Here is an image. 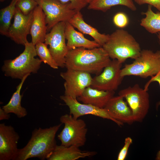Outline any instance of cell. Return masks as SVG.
<instances>
[{
	"label": "cell",
	"mask_w": 160,
	"mask_h": 160,
	"mask_svg": "<svg viewBox=\"0 0 160 160\" xmlns=\"http://www.w3.org/2000/svg\"><path fill=\"white\" fill-rule=\"evenodd\" d=\"M19 138L12 126L0 124V160H15Z\"/></svg>",
	"instance_id": "cell-12"
},
{
	"label": "cell",
	"mask_w": 160,
	"mask_h": 160,
	"mask_svg": "<svg viewBox=\"0 0 160 160\" xmlns=\"http://www.w3.org/2000/svg\"><path fill=\"white\" fill-rule=\"evenodd\" d=\"M132 143V140L130 137L126 138L124 145L118 154L117 158L118 160H124L126 159L129 148Z\"/></svg>",
	"instance_id": "cell-29"
},
{
	"label": "cell",
	"mask_w": 160,
	"mask_h": 160,
	"mask_svg": "<svg viewBox=\"0 0 160 160\" xmlns=\"http://www.w3.org/2000/svg\"><path fill=\"white\" fill-rule=\"evenodd\" d=\"M17 1L16 0H12L9 5L0 10V33L1 35L8 36L11 21L15 14Z\"/></svg>",
	"instance_id": "cell-23"
},
{
	"label": "cell",
	"mask_w": 160,
	"mask_h": 160,
	"mask_svg": "<svg viewBox=\"0 0 160 160\" xmlns=\"http://www.w3.org/2000/svg\"><path fill=\"white\" fill-rule=\"evenodd\" d=\"M17 0V1L18 0Z\"/></svg>",
	"instance_id": "cell-37"
},
{
	"label": "cell",
	"mask_w": 160,
	"mask_h": 160,
	"mask_svg": "<svg viewBox=\"0 0 160 160\" xmlns=\"http://www.w3.org/2000/svg\"><path fill=\"white\" fill-rule=\"evenodd\" d=\"M87 4H89L92 2L93 0H84Z\"/></svg>",
	"instance_id": "cell-34"
},
{
	"label": "cell",
	"mask_w": 160,
	"mask_h": 160,
	"mask_svg": "<svg viewBox=\"0 0 160 160\" xmlns=\"http://www.w3.org/2000/svg\"><path fill=\"white\" fill-rule=\"evenodd\" d=\"M95 151H81L75 145L65 146L57 145L48 160H76L80 158L92 156L96 154Z\"/></svg>",
	"instance_id": "cell-19"
},
{
	"label": "cell",
	"mask_w": 160,
	"mask_h": 160,
	"mask_svg": "<svg viewBox=\"0 0 160 160\" xmlns=\"http://www.w3.org/2000/svg\"><path fill=\"white\" fill-rule=\"evenodd\" d=\"M60 120L64 125V128L57 135L61 145L65 146L75 145L79 147L85 145L87 129L83 119L74 118L66 114L61 116Z\"/></svg>",
	"instance_id": "cell-6"
},
{
	"label": "cell",
	"mask_w": 160,
	"mask_h": 160,
	"mask_svg": "<svg viewBox=\"0 0 160 160\" xmlns=\"http://www.w3.org/2000/svg\"><path fill=\"white\" fill-rule=\"evenodd\" d=\"M61 4L68 6L77 12L80 11L87 4L84 0H57Z\"/></svg>",
	"instance_id": "cell-27"
},
{
	"label": "cell",
	"mask_w": 160,
	"mask_h": 160,
	"mask_svg": "<svg viewBox=\"0 0 160 160\" xmlns=\"http://www.w3.org/2000/svg\"><path fill=\"white\" fill-rule=\"evenodd\" d=\"M160 71V50L156 52L148 49L141 50L139 56L132 63L121 69L123 77L134 76L147 78L156 75Z\"/></svg>",
	"instance_id": "cell-5"
},
{
	"label": "cell",
	"mask_w": 160,
	"mask_h": 160,
	"mask_svg": "<svg viewBox=\"0 0 160 160\" xmlns=\"http://www.w3.org/2000/svg\"><path fill=\"white\" fill-rule=\"evenodd\" d=\"M33 17V11L25 15L16 7L14 21L9 28L7 37L17 44L24 46L28 42L27 37L30 34Z\"/></svg>",
	"instance_id": "cell-13"
},
{
	"label": "cell",
	"mask_w": 160,
	"mask_h": 160,
	"mask_svg": "<svg viewBox=\"0 0 160 160\" xmlns=\"http://www.w3.org/2000/svg\"><path fill=\"white\" fill-rule=\"evenodd\" d=\"M121 63L112 59L99 74L92 78L91 87L101 90L115 91L124 78L121 75Z\"/></svg>",
	"instance_id": "cell-9"
},
{
	"label": "cell",
	"mask_w": 160,
	"mask_h": 160,
	"mask_svg": "<svg viewBox=\"0 0 160 160\" xmlns=\"http://www.w3.org/2000/svg\"><path fill=\"white\" fill-rule=\"evenodd\" d=\"M65 22L59 23L54 26L47 33L44 43L59 67H65V58L68 52L65 34Z\"/></svg>",
	"instance_id": "cell-8"
},
{
	"label": "cell",
	"mask_w": 160,
	"mask_h": 160,
	"mask_svg": "<svg viewBox=\"0 0 160 160\" xmlns=\"http://www.w3.org/2000/svg\"><path fill=\"white\" fill-rule=\"evenodd\" d=\"M158 37L159 39V42L160 44V32L158 33Z\"/></svg>",
	"instance_id": "cell-35"
},
{
	"label": "cell",
	"mask_w": 160,
	"mask_h": 160,
	"mask_svg": "<svg viewBox=\"0 0 160 160\" xmlns=\"http://www.w3.org/2000/svg\"><path fill=\"white\" fill-rule=\"evenodd\" d=\"M5 0H0V1L1 2H2L4 1Z\"/></svg>",
	"instance_id": "cell-36"
},
{
	"label": "cell",
	"mask_w": 160,
	"mask_h": 160,
	"mask_svg": "<svg viewBox=\"0 0 160 160\" xmlns=\"http://www.w3.org/2000/svg\"><path fill=\"white\" fill-rule=\"evenodd\" d=\"M37 55L42 62L49 65L52 68L57 69L58 66L53 59L47 45L44 42H39L35 45Z\"/></svg>",
	"instance_id": "cell-25"
},
{
	"label": "cell",
	"mask_w": 160,
	"mask_h": 160,
	"mask_svg": "<svg viewBox=\"0 0 160 160\" xmlns=\"http://www.w3.org/2000/svg\"><path fill=\"white\" fill-rule=\"evenodd\" d=\"M47 31L45 14L41 7L38 5L33 11L30 31L31 42L35 45L39 42H44Z\"/></svg>",
	"instance_id": "cell-16"
},
{
	"label": "cell",
	"mask_w": 160,
	"mask_h": 160,
	"mask_svg": "<svg viewBox=\"0 0 160 160\" xmlns=\"http://www.w3.org/2000/svg\"><path fill=\"white\" fill-rule=\"evenodd\" d=\"M118 94L124 98L130 108L134 122H142L150 107L149 96L147 90L136 84L120 90Z\"/></svg>",
	"instance_id": "cell-7"
},
{
	"label": "cell",
	"mask_w": 160,
	"mask_h": 160,
	"mask_svg": "<svg viewBox=\"0 0 160 160\" xmlns=\"http://www.w3.org/2000/svg\"><path fill=\"white\" fill-rule=\"evenodd\" d=\"M60 75L65 81L64 95L74 98L80 97L92 84V78L90 74L85 72L67 69Z\"/></svg>",
	"instance_id": "cell-11"
},
{
	"label": "cell",
	"mask_w": 160,
	"mask_h": 160,
	"mask_svg": "<svg viewBox=\"0 0 160 160\" xmlns=\"http://www.w3.org/2000/svg\"><path fill=\"white\" fill-rule=\"evenodd\" d=\"M29 74L24 76L21 80L20 83L16 87V91L13 94L8 103L3 106L2 109L8 113H12L17 117L22 118L25 116L27 114L26 109L21 105V101L23 96L20 92L23 85Z\"/></svg>",
	"instance_id": "cell-21"
},
{
	"label": "cell",
	"mask_w": 160,
	"mask_h": 160,
	"mask_svg": "<svg viewBox=\"0 0 160 160\" xmlns=\"http://www.w3.org/2000/svg\"><path fill=\"white\" fill-rule=\"evenodd\" d=\"M115 91L98 90L91 86L86 88L77 98L79 101L100 108H104L109 100L114 96Z\"/></svg>",
	"instance_id": "cell-17"
},
{
	"label": "cell",
	"mask_w": 160,
	"mask_h": 160,
	"mask_svg": "<svg viewBox=\"0 0 160 160\" xmlns=\"http://www.w3.org/2000/svg\"><path fill=\"white\" fill-rule=\"evenodd\" d=\"M118 5L126 6L132 11L136 10L132 0H93L89 4L88 9L105 12Z\"/></svg>",
	"instance_id": "cell-22"
},
{
	"label": "cell",
	"mask_w": 160,
	"mask_h": 160,
	"mask_svg": "<svg viewBox=\"0 0 160 160\" xmlns=\"http://www.w3.org/2000/svg\"><path fill=\"white\" fill-rule=\"evenodd\" d=\"M137 4L142 5L144 4H148L153 6L160 12V0H134Z\"/></svg>",
	"instance_id": "cell-30"
},
{
	"label": "cell",
	"mask_w": 160,
	"mask_h": 160,
	"mask_svg": "<svg viewBox=\"0 0 160 160\" xmlns=\"http://www.w3.org/2000/svg\"><path fill=\"white\" fill-rule=\"evenodd\" d=\"M65 34L68 50L79 47L91 49L101 47L94 40L85 38L82 33L75 30L68 22L65 23Z\"/></svg>",
	"instance_id": "cell-18"
},
{
	"label": "cell",
	"mask_w": 160,
	"mask_h": 160,
	"mask_svg": "<svg viewBox=\"0 0 160 160\" xmlns=\"http://www.w3.org/2000/svg\"><path fill=\"white\" fill-rule=\"evenodd\" d=\"M104 108L119 126H122L124 123L131 124L134 122L132 111L121 96L113 97Z\"/></svg>",
	"instance_id": "cell-14"
},
{
	"label": "cell",
	"mask_w": 160,
	"mask_h": 160,
	"mask_svg": "<svg viewBox=\"0 0 160 160\" xmlns=\"http://www.w3.org/2000/svg\"><path fill=\"white\" fill-rule=\"evenodd\" d=\"M68 22L81 33L92 37L101 47L109 39L110 35L101 33L96 29L84 21L80 11L77 12Z\"/></svg>",
	"instance_id": "cell-20"
},
{
	"label": "cell",
	"mask_w": 160,
	"mask_h": 160,
	"mask_svg": "<svg viewBox=\"0 0 160 160\" xmlns=\"http://www.w3.org/2000/svg\"><path fill=\"white\" fill-rule=\"evenodd\" d=\"M23 51L15 59L4 61L2 70L5 76L21 80L31 73H37L42 61L38 58L35 45L32 42L27 43Z\"/></svg>",
	"instance_id": "cell-4"
},
{
	"label": "cell",
	"mask_w": 160,
	"mask_h": 160,
	"mask_svg": "<svg viewBox=\"0 0 160 160\" xmlns=\"http://www.w3.org/2000/svg\"><path fill=\"white\" fill-rule=\"evenodd\" d=\"M151 7L149 5L147 11L143 13L145 17L141 20L140 25L150 33L160 32V12H154Z\"/></svg>",
	"instance_id": "cell-24"
},
{
	"label": "cell",
	"mask_w": 160,
	"mask_h": 160,
	"mask_svg": "<svg viewBox=\"0 0 160 160\" xmlns=\"http://www.w3.org/2000/svg\"><path fill=\"white\" fill-rule=\"evenodd\" d=\"M155 81L158 82L160 87V71L156 75L151 77V79L145 84L144 89L148 91V87L151 83ZM159 105H160V100L156 104V107L157 109Z\"/></svg>",
	"instance_id": "cell-31"
},
{
	"label": "cell",
	"mask_w": 160,
	"mask_h": 160,
	"mask_svg": "<svg viewBox=\"0 0 160 160\" xmlns=\"http://www.w3.org/2000/svg\"><path fill=\"white\" fill-rule=\"evenodd\" d=\"M38 5L35 0H18L16 4V7L25 15L29 14Z\"/></svg>",
	"instance_id": "cell-26"
},
{
	"label": "cell",
	"mask_w": 160,
	"mask_h": 160,
	"mask_svg": "<svg viewBox=\"0 0 160 160\" xmlns=\"http://www.w3.org/2000/svg\"><path fill=\"white\" fill-rule=\"evenodd\" d=\"M10 118L9 113L5 112L2 108H0V120H8Z\"/></svg>",
	"instance_id": "cell-32"
},
{
	"label": "cell",
	"mask_w": 160,
	"mask_h": 160,
	"mask_svg": "<svg viewBox=\"0 0 160 160\" xmlns=\"http://www.w3.org/2000/svg\"><path fill=\"white\" fill-rule=\"evenodd\" d=\"M35 0L45 14L47 31L59 23L68 22L77 12L57 0Z\"/></svg>",
	"instance_id": "cell-10"
},
{
	"label": "cell",
	"mask_w": 160,
	"mask_h": 160,
	"mask_svg": "<svg viewBox=\"0 0 160 160\" xmlns=\"http://www.w3.org/2000/svg\"><path fill=\"white\" fill-rule=\"evenodd\" d=\"M69 108L70 114L75 119L86 115H92L104 119L115 121L107 113L104 108H100L92 105L80 103L77 98L65 95L60 97Z\"/></svg>",
	"instance_id": "cell-15"
},
{
	"label": "cell",
	"mask_w": 160,
	"mask_h": 160,
	"mask_svg": "<svg viewBox=\"0 0 160 160\" xmlns=\"http://www.w3.org/2000/svg\"><path fill=\"white\" fill-rule=\"evenodd\" d=\"M155 159L156 160H160V150L157 153Z\"/></svg>",
	"instance_id": "cell-33"
},
{
	"label": "cell",
	"mask_w": 160,
	"mask_h": 160,
	"mask_svg": "<svg viewBox=\"0 0 160 160\" xmlns=\"http://www.w3.org/2000/svg\"><path fill=\"white\" fill-rule=\"evenodd\" d=\"M113 21L114 25L120 28H123L128 24L129 18L126 14L122 12L116 13L113 16Z\"/></svg>",
	"instance_id": "cell-28"
},
{
	"label": "cell",
	"mask_w": 160,
	"mask_h": 160,
	"mask_svg": "<svg viewBox=\"0 0 160 160\" xmlns=\"http://www.w3.org/2000/svg\"><path fill=\"white\" fill-rule=\"evenodd\" d=\"M111 60L102 47L91 49L77 48L68 50L65 58V67L97 75Z\"/></svg>",
	"instance_id": "cell-1"
},
{
	"label": "cell",
	"mask_w": 160,
	"mask_h": 160,
	"mask_svg": "<svg viewBox=\"0 0 160 160\" xmlns=\"http://www.w3.org/2000/svg\"><path fill=\"white\" fill-rule=\"evenodd\" d=\"M62 124L34 129L27 144L18 149L15 160H26L33 158L47 159L57 145L55 136Z\"/></svg>",
	"instance_id": "cell-2"
},
{
	"label": "cell",
	"mask_w": 160,
	"mask_h": 160,
	"mask_svg": "<svg viewBox=\"0 0 160 160\" xmlns=\"http://www.w3.org/2000/svg\"><path fill=\"white\" fill-rule=\"evenodd\" d=\"M111 59L122 63L127 59H135L140 55V45L133 36L122 29L110 35L107 41L102 46Z\"/></svg>",
	"instance_id": "cell-3"
}]
</instances>
